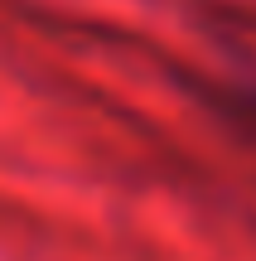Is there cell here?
<instances>
[{"mask_svg": "<svg viewBox=\"0 0 256 261\" xmlns=\"http://www.w3.org/2000/svg\"><path fill=\"white\" fill-rule=\"evenodd\" d=\"M208 102L237 136H247L256 145V83H222L208 92Z\"/></svg>", "mask_w": 256, "mask_h": 261, "instance_id": "6da1fadb", "label": "cell"}]
</instances>
